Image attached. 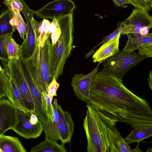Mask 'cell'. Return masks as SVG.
<instances>
[{
  "label": "cell",
  "instance_id": "cell-37",
  "mask_svg": "<svg viewBox=\"0 0 152 152\" xmlns=\"http://www.w3.org/2000/svg\"><path fill=\"white\" fill-rule=\"evenodd\" d=\"M149 83V86L151 90H152V71H150L149 77L148 79Z\"/></svg>",
  "mask_w": 152,
  "mask_h": 152
},
{
  "label": "cell",
  "instance_id": "cell-32",
  "mask_svg": "<svg viewBox=\"0 0 152 152\" xmlns=\"http://www.w3.org/2000/svg\"><path fill=\"white\" fill-rule=\"evenodd\" d=\"M129 4L133 5L135 8H138L147 11H151V8L148 3L143 0H127Z\"/></svg>",
  "mask_w": 152,
  "mask_h": 152
},
{
  "label": "cell",
  "instance_id": "cell-16",
  "mask_svg": "<svg viewBox=\"0 0 152 152\" xmlns=\"http://www.w3.org/2000/svg\"><path fill=\"white\" fill-rule=\"evenodd\" d=\"M132 131L124 139L129 144L139 143L143 140L152 136V123H147L132 127Z\"/></svg>",
  "mask_w": 152,
  "mask_h": 152
},
{
  "label": "cell",
  "instance_id": "cell-25",
  "mask_svg": "<svg viewBox=\"0 0 152 152\" xmlns=\"http://www.w3.org/2000/svg\"><path fill=\"white\" fill-rule=\"evenodd\" d=\"M7 53L9 60L13 58L18 59L20 57V45L18 44L12 37L8 44Z\"/></svg>",
  "mask_w": 152,
  "mask_h": 152
},
{
  "label": "cell",
  "instance_id": "cell-27",
  "mask_svg": "<svg viewBox=\"0 0 152 152\" xmlns=\"http://www.w3.org/2000/svg\"><path fill=\"white\" fill-rule=\"evenodd\" d=\"M116 143L118 152H141L138 147L139 144L134 149H132L129 146V143L121 136L116 141Z\"/></svg>",
  "mask_w": 152,
  "mask_h": 152
},
{
  "label": "cell",
  "instance_id": "cell-1",
  "mask_svg": "<svg viewBox=\"0 0 152 152\" xmlns=\"http://www.w3.org/2000/svg\"><path fill=\"white\" fill-rule=\"evenodd\" d=\"M110 126L118 122L134 126L152 123L148 102L124 85L122 80L98 72L91 85L88 104Z\"/></svg>",
  "mask_w": 152,
  "mask_h": 152
},
{
  "label": "cell",
  "instance_id": "cell-31",
  "mask_svg": "<svg viewBox=\"0 0 152 152\" xmlns=\"http://www.w3.org/2000/svg\"><path fill=\"white\" fill-rule=\"evenodd\" d=\"M139 54L148 57L152 56V42L143 44L138 48Z\"/></svg>",
  "mask_w": 152,
  "mask_h": 152
},
{
  "label": "cell",
  "instance_id": "cell-26",
  "mask_svg": "<svg viewBox=\"0 0 152 152\" xmlns=\"http://www.w3.org/2000/svg\"><path fill=\"white\" fill-rule=\"evenodd\" d=\"M13 34L0 36V59L7 62L9 60L7 48L9 41Z\"/></svg>",
  "mask_w": 152,
  "mask_h": 152
},
{
  "label": "cell",
  "instance_id": "cell-8",
  "mask_svg": "<svg viewBox=\"0 0 152 152\" xmlns=\"http://www.w3.org/2000/svg\"><path fill=\"white\" fill-rule=\"evenodd\" d=\"M121 35L140 34L144 27H152V17L148 11L138 8L133 9L126 19L121 22Z\"/></svg>",
  "mask_w": 152,
  "mask_h": 152
},
{
  "label": "cell",
  "instance_id": "cell-24",
  "mask_svg": "<svg viewBox=\"0 0 152 152\" xmlns=\"http://www.w3.org/2000/svg\"><path fill=\"white\" fill-rule=\"evenodd\" d=\"M42 108L44 113L51 122L53 121V108L52 102L48 92L41 94Z\"/></svg>",
  "mask_w": 152,
  "mask_h": 152
},
{
  "label": "cell",
  "instance_id": "cell-4",
  "mask_svg": "<svg viewBox=\"0 0 152 152\" xmlns=\"http://www.w3.org/2000/svg\"><path fill=\"white\" fill-rule=\"evenodd\" d=\"M36 38V47L32 55L24 62L41 95L48 92V86L53 80L50 68V35L44 42Z\"/></svg>",
  "mask_w": 152,
  "mask_h": 152
},
{
  "label": "cell",
  "instance_id": "cell-29",
  "mask_svg": "<svg viewBox=\"0 0 152 152\" xmlns=\"http://www.w3.org/2000/svg\"><path fill=\"white\" fill-rule=\"evenodd\" d=\"M121 22H118L117 23V27L115 29L111 34L105 37L102 38V41L98 45L93 48L86 55V58H87L90 56L94 53V49L99 45H102L108 41L116 37L118 35L121 33Z\"/></svg>",
  "mask_w": 152,
  "mask_h": 152
},
{
  "label": "cell",
  "instance_id": "cell-12",
  "mask_svg": "<svg viewBox=\"0 0 152 152\" xmlns=\"http://www.w3.org/2000/svg\"><path fill=\"white\" fill-rule=\"evenodd\" d=\"M102 62H99L96 67L87 75L78 73L74 75L72 77L71 85L79 99L88 104L90 99L91 85L96 73L99 66Z\"/></svg>",
  "mask_w": 152,
  "mask_h": 152
},
{
  "label": "cell",
  "instance_id": "cell-7",
  "mask_svg": "<svg viewBox=\"0 0 152 152\" xmlns=\"http://www.w3.org/2000/svg\"><path fill=\"white\" fill-rule=\"evenodd\" d=\"M1 61L7 74L14 81L19 90L26 107L31 112L34 113L33 100L20 68L18 59L12 58L8 61L7 64L4 61Z\"/></svg>",
  "mask_w": 152,
  "mask_h": 152
},
{
  "label": "cell",
  "instance_id": "cell-23",
  "mask_svg": "<svg viewBox=\"0 0 152 152\" xmlns=\"http://www.w3.org/2000/svg\"><path fill=\"white\" fill-rule=\"evenodd\" d=\"M14 20L15 26L20 34L21 38L23 40L27 33V24L23 20L20 12H11Z\"/></svg>",
  "mask_w": 152,
  "mask_h": 152
},
{
  "label": "cell",
  "instance_id": "cell-5",
  "mask_svg": "<svg viewBox=\"0 0 152 152\" xmlns=\"http://www.w3.org/2000/svg\"><path fill=\"white\" fill-rule=\"evenodd\" d=\"M135 52L122 50L102 61L103 68L99 73L109 74L122 80L126 73L147 58Z\"/></svg>",
  "mask_w": 152,
  "mask_h": 152
},
{
  "label": "cell",
  "instance_id": "cell-21",
  "mask_svg": "<svg viewBox=\"0 0 152 152\" xmlns=\"http://www.w3.org/2000/svg\"><path fill=\"white\" fill-rule=\"evenodd\" d=\"M30 152H67L64 145L59 144L57 141L45 138V140L33 146Z\"/></svg>",
  "mask_w": 152,
  "mask_h": 152
},
{
  "label": "cell",
  "instance_id": "cell-20",
  "mask_svg": "<svg viewBox=\"0 0 152 152\" xmlns=\"http://www.w3.org/2000/svg\"><path fill=\"white\" fill-rule=\"evenodd\" d=\"M0 147L2 152H26L18 137L4 135L0 136Z\"/></svg>",
  "mask_w": 152,
  "mask_h": 152
},
{
  "label": "cell",
  "instance_id": "cell-14",
  "mask_svg": "<svg viewBox=\"0 0 152 152\" xmlns=\"http://www.w3.org/2000/svg\"><path fill=\"white\" fill-rule=\"evenodd\" d=\"M57 108L59 118V140L64 145L71 142L74 133V124L69 112L63 110L58 104Z\"/></svg>",
  "mask_w": 152,
  "mask_h": 152
},
{
  "label": "cell",
  "instance_id": "cell-11",
  "mask_svg": "<svg viewBox=\"0 0 152 152\" xmlns=\"http://www.w3.org/2000/svg\"><path fill=\"white\" fill-rule=\"evenodd\" d=\"M18 64L23 77L30 91L34 107V113L42 124L51 121L44 113L42 108L41 95L28 70L21 58L18 59Z\"/></svg>",
  "mask_w": 152,
  "mask_h": 152
},
{
  "label": "cell",
  "instance_id": "cell-18",
  "mask_svg": "<svg viewBox=\"0 0 152 152\" xmlns=\"http://www.w3.org/2000/svg\"><path fill=\"white\" fill-rule=\"evenodd\" d=\"M7 97L8 100L17 108L27 113H32L26 107L21 94L14 81L9 77Z\"/></svg>",
  "mask_w": 152,
  "mask_h": 152
},
{
  "label": "cell",
  "instance_id": "cell-35",
  "mask_svg": "<svg viewBox=\"0 0 152 152\" xmlns=\"http://www.w3.org/2000/svg\"><path fill=\"white\" fill-rule=\"evenodd\" d=\"M115 5L118 7L125 8L129 4L127 0H112Z\"/></svg>",
  "mask_w": 152,
  "mask_h": 152
},
{
  "label": "cell",
  "instance_id": "cell-17",
  "mask_svg": "<svg viewBox=\"0 0 152 152\" xmlns=\"http://www.w3.org/2000/svg\"><path fill=\"white\" fill-rule=\"evenodd\" d=\"M52 104L53 108V121L46 124H43V131L45 133V138L57 141L60 139L59 132V118L57 99H54Z\"/></svg>",
  "mask_w": 152,
  "mask_h": 152
},
{
  "label": "cell",
  "instance_id": "cell-13",
  "mask_svg": "<svg viewBox=\"0 0 152 152\" xmlns=\"http://www.w3.org/2000/svg\"><path fill=\"white\" fill-rule=\"evenodd\" d=\"M16 108L8 100L0 99V136L15 126Z\"/></svg>",
  "mask_w": 152,
  "mask_h": 152
},
{
  "label": "cell",
  "instance_id": "cell-34",
  "mask_svg": "<svg viewBox=\"0 0 152 152\" xmlns=\"http://www.w3.org/2000/svg\"><path fill=\"white\" fill-rule=\"evenodd\" d=\"M61 33V29L57 24V27L50 34L51 43L52 45L54 44L56 42L60 35Z\"/></svg>",
  "mask_w": 152,
  "mask_h": 152
},
{
  "label": "cell",
  "instance_id": "cell-9",
  "mask_svg": "<svg viewBox=\"0 0 152 152\" xmlns=\"http://www.w3.org/2000/svg\"><path fill=\"white\" fill-rule=\"evenodd\" d=\"M76 8L74 2L71 0H55L35 11L34 14L43 19H53L73 12Z\"/></svg>",
  "mask_w": 152,
  "mask_h": 152
},
{
  "label": "cell",
  "instance_id": "cell-39",
  "mask_svg": "<svg viewBox=\"0 0 152 152\" xmlns=\"http://www.w3.org/2000/svg\"><path fill=\"white\" fill-rule=\"evenodd\" d=\"M2 68H3L1 67L0 65V71H1L2 70Z\"/></svg>",
  "mask_w": 152,
  "mask_h": 152
},
{
  "label": "cell",
  "instance_id": "cell-10",
  "mask_svg": "<svg viewBox=\"0 0 152 152\" xmlns=\"http://www.w3.org/2000/svg\"><path fill=\"white\" fill-rule=\"evenodd\" d=\"M31 113H26L16 108V124L12 129L17 134L27 139L37 138L43 131V124L39 120L36 125H33L30 123Z\"/></svg>",
  "mask_w": 152,
  "mask_h": 152
},
{
  "label": "cell",
  "instance_id": "cell-15",
  "mask_svg": "<svg viewBox=\"0 0 152 152\" xmlns=\"http://www.w3.org/2000/svg\"><path fill=\"white\" fill-rule=\"evenodd\" d=\"M121 34L103 44L98 50H95L92 56L93 62L102 63V61L118 53L119 51V39Z\"/></svg>",
  "mask_w": 152,
  "mask_h": 152
},
{
  "label": "cell",
  "instance_id": "cell-30",
  "mask_svg": "<svg viewBox=\"0 0 152 152\" xmlns=\"http://www.w3.org/2000/svg\"><path fill=\"white\" fill-rule=\"evenodd\" d=\"M50 23L46 19H43L41 22L40 33L38 37V41L40 44L43 43L48 35V29Z\"/></svg>",
  "mask_w": 152,
  "mask_h": 152
},
{
  "label": "cell",
  "instance_id": "cell-6",
  "mask_svg": "<svg viewBox=\"0 0 152 152\" xmlns=\"http://www.w3.org/2000/svg\"><path fill=\"white\" fill-rule=\"evenodd\" d=\"M22 2L23 7L21 11L27 21V31L26 38L20 45V58L26 59L32 55L35 50L36 38L40 33L41 22L39 23L34 18L35 11L30 9L24 0H22Z\"/></svg>",
  "mask_w": 152,
  "mask_h": 152
},
{
  "label": "cell",
  "instance_id": "cell-40",
  "mask_svg": "<svg viewBox=\"0 0 152 152\" xmlns=\"http://www.w3.org/2000/svg\"><path fill=\"white\" fill-rule=\"evenodd\" d=\"M146 3H147V0H143Z\"/></svg>",
  "mask_w": 152,
  "mask_h": 152
},
{
  "label": "cell",
  "instance_id": "cell-33",
  "mask_svg": "<svg viewBox=\"0 0 152 152\" xmlns=\"http://www.w3.org/2000/svg\"><path fill=\"white\" fill-rule=\"evenodd\" d=\"M59 86V84L54 77L48 86V93L52 102L53 97L57 95L56 92Z\"/></svg>",
  "mask_w": 152,
  "mask_h": 152
},
{
  "label": "cell",
  "instance_id": "cell-2",
  "mask_svg": "<svg viewBox=\"0 0 152 152\" xmlns=\"http://www.w3.org/2000/svg\"><path fill=\"white\" fill-rule=\"evenodd\" d=\"M83 127L87 139V152H118L116 140L121 134L115 126L106 124L88 104Z\"/></svg>",
  "mask_w": 152,
  "mask_h": 152
},
{
  "label": "cell",
  "instance_id": "cell-19",
  "mask_svg": "<svg viewBox=\"0 0 152 152\" xmlns=\"http://www.w3.org/2000/svg\"><path fill=\"white\" fill-rule=\"evenodd\" d=\"M126 35L128 40L123 50L127 52H132L137 50L139 47L143 44L152 42L151 32L144 35L135 33H129Z\"/></svg>",
  "mask_w": 152,
  "mask_h": 152
},
{
  "label": "cell",
  "instance_id": "cell-38",
  "mask_svg": "<svg viewBox=\"0 0 152 152\" xmlns=\"http://www.w3.org/2000/svg\"><path fill=\"white\" fill-rule=\"evenodd\" d=\"M147 2L149 7L151 8L152 7V0H147Z\"/></svg>",
  "mask_w": 152,
  "mask_h": 152
},
{
  "label": "cell",
  "instance_id": "cell-36",
  "mask_svg": "<svg viewBox=\"0 0 152 152\" xmlns=\"http://www.w3.org/2000/svg\"><path fill=\"white\" fill-rule=\"evenodd\" d=\"M39 120L37 116L34 113H31L30 118V121L33 125H36Z\"/></svg>",
  "mask_w": 152,
  "mask_h": 152
},
{
  "label": "cell",
  "instance_id": "cell-22",
  "mask_svg": "<svg viewBox=\"0 0 152 152\" xmlns=\"http://www.w3.org/2000/svg\"><path fill=\"white\" fill-rule=\"evenodd\" d=\"M16 29L11 13L5 10L0 15V36L13 34Z\"/></svg>",
  "mask_w": 152,
  "mask_h": 152
},
{
  "label": "cell",
  "instance_id": "cell-3",
  "mask_svg": "<svg viewBox=\"0 0 152 152\" xmlns=\"http://www.w3.org/2000/svg\"><path fill=\"white\" fill-rule=\"evenodd\" d=\"M73 12L54 18L59 27L60 35L50 48V68L53 79L57 80L63 73L67 59L70 56L73 45Z\"/></svg>",
  "mask_w": 152,
  "mask_h": 152
},
{
  "label": "cell",
  "instance_id": "cell-28",
  "mask_svg": "<svg viewBox=\"0 0 152 152\" xmlns=\"http://www.w3.org/2000/svg\"><path fill=\"white\" fill-rule=\"evenodd\" d=\"M9 79L5 69L3 68L0 71V99L7 96Z\"/></svg>",
  "mask_w": 152,
  "mask_h": 152
},
{
  "label": "cell",
  "instance_id": "cell-41",
  "mask_svg": "<svg viewBox=\"0 0 152 152\" xmlns=\"http://www.w3.org/2000/svg\"><path fill=\"white\" fill-rule=\"evenodd\" d=\"M0 152H2V151L0 147Z\"/></svg>",
  "mask_w": 152,
  "mask_h": 152
}]
</instances>
